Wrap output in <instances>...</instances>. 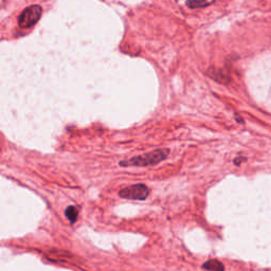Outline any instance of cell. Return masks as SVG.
I'll list each match as a JSON object with an SVG mask.
<instances>
[{
	"instance_id": "1",
	"label": "cell",
	"mask_w": 271,
	"mask_h": 271,
	"mask_svg": "<svg viewBox=\"0 0 271 271\" xmlns=\"http://www.w3.org/2000/svg\"><path fill=\"white\" fill-rule=\"evenodd\" d=\"M170 151L167 148H160L156 149L151 153H147L141 156H137L132 159H129L127 161H121V166H147V165H154L167 157Z\"/></svg>"
},
{
	"instance_id": "3",
	"label": "cell",
	"mask_w": 271,
	"mask_h": 271,
	"mask_svg": "<svg viewBox=\"0 0 271 271\" xmlns=\"http://www.w3.org/2000/svg\"><path fill=\"white\" fill-rule=\"evenodd\" d=\"M119 195L122 198L126 199H135V200H143L147 198L149 195V189L145 184H134L127 186V188L121 190Z\"/></svg>"
},
{
	"instance_id": "4",
	"label": "cell",
	"mask_w": 271,
	"mask_h": 271,
	"mask_svg": "<svg viewBox=\"0 0 271 271\" xmlns=\"http://www.w3.org/2000/svg\"><path fill=\"white\" fill-rule=\"evenodd\" d=\"M208 76L214 79L216 82L219 83H229L230 82V74L227 70L223 69H216V68H210L207 72Z\"/></svg>"
},
{
	"instance_id": "8",
	"label": "cell",
	"mask_w": 271,
	"mask_h": 271,
	"mask_svg": "<svg viewBox=\"0 0 271 271\" xmlns=\"http://www.w3.org/2000/svg\"><path fill=\"white\" fill-rule=\"evenodd\" d=\"M242 160H245V158H236L235 160H234V163H235V164H239Z\"/></svg>"
},
{
	"instance_id": "7",
	"label": "cell",
	"mask_w": 271,
	"mask_h": 271,
	"mask_svg": "<svg viewBox=\"0 0 271 271\" xmlns=\"http://www.w3.org/2000/svg\"><path fill=\"white\" fill-rule=\"evenodd\" d=\"M186 6L191 9H197L209 6V3L207 0H188V2H186Z\"/></svg>"
},
{
	"instance_id": "2",
	"label": "cell",
	"mask_w": 271,
	"mask_h": 271,
	"mask_svg": "<svg viewBox=\"0 0 271 271\" xmlns=\"http://www.w3.org/2000/svg\"><path fill=\"white\" fill-rule=\"evenodd\" d=\"M41 15L42 8L40 6H32L23 11L20 18H18V23H20L21 28L26 29V28H30L39 22Z\"/></svg>"
},
{
	"instance_id": "5",
	"label": "cell",
	"mask_w": 271,
	"mask_h": 271,
	"mask_svg": "<svg viewBox=\"0 0 271 271\" xmlns=\"http://www.w3.org/2000/svg\"><path fill=\"white\" fill-rule=\"evenodd\" d=\"M202 268L209 271H225V266L217 259H210L202 265Z\"/></svg>"
},
{
	"instance_id": "6",
	"label": "cell",
	"mask_w": 271,
	"mask_h": 271,
	"mask_svg": "<svg viewBox=\"0 0 271 271\" xmlns=\"http://www.w3.org/2000/svg\"><path fill=\"white\" fill-rule=\"evenodd\" d=\"M65 215H66V217L70 220V222L73 223L78 219L79 210L76 207H73V205H70V207H68L66 211H65Z\"/></svg>"
}]
</instances>
